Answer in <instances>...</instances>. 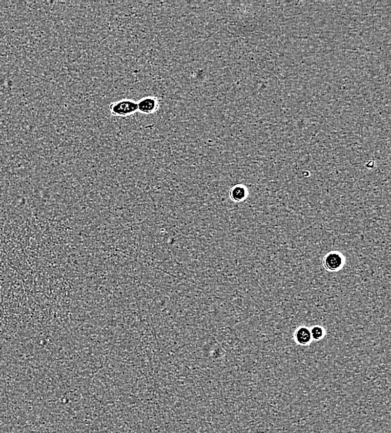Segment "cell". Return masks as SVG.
I'll return each instance as SVG.
<instances>
[{"label":"cell","instance_id":"obj_1","mask_svg":"<svg viewBox=\"0 0 391 433\" xmlns=\"http://www.w3.org/2000/svg\"><path fill=\"white\" fill-rule=\"evenodd\" d=\"M109 110L113 116L129 117L138 112V106L134 99L124 98L110 103Z\"/></svg>","mask_w":391,"mask_h":433},{"label":"cell","instance_id":"obj_3","mask_svg":"<svg viewBox=\"0 0 391 433\" xmlns=\"http://www.w3.org/2000/svg\"><path fill=\"white\" fill-rule=\"evenodd\" d=\"M138 112L140 114H149L156 113L159 109V98L154 96H147L142 98L137 102Z\"/></svg>","mask_w":391,"mask_h":433},{"label":"cell","instance_id":"obj_5","mask_svg":"<svg viewBox=\"0 0 391 433\" xmlns=\"http://www.w3.org/2000/svg\"><path fill=\"white\" fill-rule=\"evenodd\" d=\"M249 195L248 188L243 184H237L230 190V198L235 203L244 201Z\"/></svg>","mask_w":391,"mask_h":433},{"label":"cell","instance_id":"obj_2","mask_svg":"<svg viewBox=\"0 0 391 433\" xmlns=\"http://www.w3.org/2000/svg\"><path fill=\"white\" fill-rule=\"evenodd\" d=\"M344 264H345V257L339 251L328 252L322 260L323 267L330 273H336L341 270Z\"/></svg>","mask_w":391,"mask_h":433},{"label":"cell","instance_id":"obj_6","mask_svg":"<svg viewBox=\"0 0 391 433\" xmlns=\"http://www.w3.org/2000/svg\"><path fill=\"white\" fill-rule=\"evenodd\" d=\"M311 338L314 342H320L326 336V330L321 325H314L311 329Z\"/></svg>","mask_w":391,"mask_h":433},{"label":"cell","instance_id":"obj_4","mask_svg":"<svg viewBox=\"0 0 391 433\" xmlns=\"http://www.w3.org/2000/svg\"><path fill=\"white\" fill-rule=\"evenodd\" d=\"M294 341L295 343L301 347L308 346L312 341L311 329L305 325H300L294 332Z\"/></svg>","mask_w":391,"mask_h":433}]
</instances>
